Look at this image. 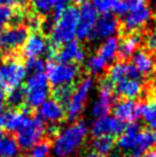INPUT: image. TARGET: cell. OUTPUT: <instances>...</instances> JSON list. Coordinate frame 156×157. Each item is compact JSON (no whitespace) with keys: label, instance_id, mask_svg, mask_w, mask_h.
I'll list each match as a JSON object with an SVG mask.
<instances>
[{"label":"cell","instance_id":"cell-1","mask_svg":"<svg viewBox=\"0 0 156 157\" xmlns=\"http://www.w3.org/2000/svg\"><path fill=\"white\" fill-rule=\"evenodd\" d=\"M87 127L78 119L64 131L60 132L53 144V154L49 157H71L77 154L86 140Z\"/></svg>","mask_w":156,"mask_h":157},{"label":"cell","instance_id":"cell-2","mask_svg":"<svg viewBox=\"0 0 156 157\" xmlns=\"http://www.w3.org/2000/svg\"><path fill=\"white\" fill-rule=\"evenodd\" d=\"M79 10L74 6H67L57 16L53 17L51 28L52 44L64 45L75 39L77 33Z\"/></svg>","mask_w":156,"mask_h":157},{"label":"cell","instance_id":"cell-3","mask_svg":"<svg viewBox=\"0 0 156 157\" xmlns=\"http://www.w3.org/2000/svg\"><path fill=\"white\" fill-rule=\"evenodd\" d=\"M119 15L124 16V29L129 32H135L150 22L153 10L147 0H122Z\"/></svg>","mask_w":156,"mask_h":157},{"label":"cell","instance_id":"cell-4","mask_svg":"<svg viewBox=\"0 0 156 157\" xmlns=\"http://www.w3.org/2000/svg\"><path fill=\"white\" fill-rule=\"evenodd\" d=\"M14 138L22 150H29L46 136V124L36 111L25 125L14 133Z\"/></svg>","mask_w":156,"mask_h":157},{"label":"cell","instance_id":"cell-5","mask_svg":"<svg viewBox=\"0 0 156 157\" xmlns=\"http://www.w3.org/2000/svg\"><path fill=\"white\" fill-rule=\"evenodd\" d=\"M26 107L36 110L47 100L49 95V87L46 75L44 72L32 74L26 79L24 85Z\"/></svg>","mask_w":156,"mask_h":157},{"label":"cell","instance_id":"cell-6","mask_svg":"<svg viewBox=\"0 0 156 157\" xmlns=\"http://www.w3.org/2000/svg\"><path fill=\"white\" fill-rule=\"evenodd\" d=\"M25 66L15 59H7L0 63V85L5 91L20 87L26 77Z\"/></svg>","mask_w":156,"mask_h":157},{"label":"cell","instance_id":"cell-7","mask_svg":"<svg viewBox=\"0 0 156 157\" xmlns=\"http://www.w3.org/2000/svg\"><path fill=\"white\" fill-rule=\"evenodd\" d=\"M46 77L53 87L75 85L79 76V68L74 63H61L54 62L46 67Z\"/></svg>","mask_w":156,"mask_h":157},{"label":"cell","instance_id":"cell-8","mask_svg":"<svg viewBox=\"0 0 156 157\" xmlns=\"http://www.w3.org/2000/svg\"><path fill=\"white\" fill-rule=\"evenodd\" d=\"M92 87H93V79L91 77H85L79 82L65 109L67 121L72 123L78 121V117L80 116L82 111L85 108L87 98Z\"/></svg>","mask_w":156,"mask_h":157},{"label":"cell","instance_id":"cell-9","mask_svg":"<svg viewBox=\"0 0 156 157\" xmlns=\"http://www.w3.org/2000/svg\"><path fill=\"white\" fill-rule=\"evenodd\" d=\"M28 38V29L24 25H13L0 32V51L14 52L22 47Z\"/></svg>","mask_w":156,"mask_h":157},{"label":"cell","instance_id":"cell-10","mask_svg":"<svg viewBox=\"0 0 156 157\" xmlns=\"http://www.w3.org/2000/svg\"><path fill=\"white\" fill-rule=\"evenodd\" d=\"M37 115L46 125H60L67 121V111L54 99L46 100L39 107Z\"/></svg>","mask_w":156,"mask_h":157},{"label":"cell","instance_id":"cell-11","mask_svg":"<svg viewBox=\"0 0 156 157\" xmlns=\"http://www.w3.org/2000/svg\"><path fill=\"white\" fill-rule=\"evenodd\" d=\"M118 31H119V23L117 21V18L111 14H106L96 20L88 39L94 40V41L108 39L114 37Z\"/></svg>","mask_w":156,"mask_h":157},{"label":"cell","instance_id":"cell-12","mask_svg":"<svg viewBox=\"0 0 156 157\" xmlns=\"http://www.w3.org/2000/svg\"><path fill=\"white\" fill-rule=\"evenodd\" d=\"M98 20V10L91 2H84L79 10V18L77 25V36L79 39H87L93 26Z\"/></svg>","mask_w":156,"mask_h":157},{"label":"cell","instance_id":"cell-13","mask_svg":"<svg viewBox=\"0 0 156 157\" xmlns=\"http://www.w3.org/2000/svg\"><path fill=\"white\" fill-rule=\"evenodd\" d=\"M125 127V123L117 119L116 117L104 116V117L98 118L94 122L92 126V136L96 138L101 135H113L117 138L118 135L123 133Z\"/></svg>","mask_w":156,"mask_h":157},{"label":"cell","instance_id":"cell-14","mask_svg":"<svg viewBox=\"0 0 156 157\" xmlns=\"http://www.w3.org/2000/svg\"><path fill=\"white\" fill-rule=\"evenodd\" d=\"M111 111L114 117L119 119L124 123H135L139 117V102L135 100H129V99H119L114 102Z\"/></svg>","mask_w":156,"mask_h":157},{"label":"cell","instance_id":"cell-15","mask_svg":"<svg viewBox=\"0 0 156 157\" xmlns=\"http://www.w3.org/2000/svg\"><path fill=\"white\" fill-rule=\"evenodd\" d=\"M143 91L145 85L141 79H126L114 85L115 94L119 95L122 99L135 100L142 95Z\"/></svg>","mask_w":156,"mask_h":157},{"label":"cell","instance_id":"cell-16","mask_svg":"<svg viewBox=\"0 0 156 157\" xmlns=\"http://www.w3.org/2000/svg\"><path fill=\"white\" fill-rule=\"evenodd\" d=\"M107 78L115 85L126 79H141V75L137 71L133 64L127 62H117L110 67Z\"/></svg>","mask_w":156,"mask_h":157},{"label":"cell","instance_id":"cell-17","mask_svg":"<svg viewBox=\"0 0 156 157\" xmlns=\"http://www.w3.org/2000/svg\"><path fill=\"white\" fill-rule=\"evenodd\" d=\"M54 57L61 63H74V62L79 63L85 59V51L77 41L72 40L59 48Z\"/></svg>","mask_w":156,"mask_h":157},{"label":"cell","instance_id":"cell-18","mask_svg":"<svg viewBox=\"0 0 156 157\" xmlns=\"http://www.w3.org/2000/svg\"><path fill=\"white\" fill-rule=\"evenodd\" d=\"M23 47V55L28 59H38L47 52L48 44L44 36L39 32H33L28 36Z\"/></svg>","mask_w":156,"mask_h":157},{"label":"cell","instance_id":"cell-19","mask_svg":"<svg viewBox=\"0 0 156 157\" xmlns=\"http://www.w3.org/2000/svg\"><path fill=\"white\" fill-rule=\"evenodd\" d=\"M132 64L141 76H149L155 70L156 61L149 52L139 49L132 55Z\"/></svg>","mask_w":156,"mask_h":157},{"label":"cell","instance_id":"cell-20","mask_svg":"<svg viewBox=\"0 0 156 157\" xmlns=\"http://www.w3.org/2000/svg\"><path fill=\"white\" fill-rule=\"evenodd\" d=\"M68 2L69 0H31V6L40 15H47L54 10V17L68 6Z\"/></svg>","mask_w":156,"mask_h":157},{"label":"cell","instance_id":"cell-21","mask_svg":"<svg viewBox=\"0 0 156 157\" xmlns=\"http://www.w3.org/2000/svg\"><path fill=\"white\" fill-rule=\"evenodd\" d=\"M116 136L113 135H101L93 138L91 148L96 151L100 157H109L114 153L116 146Z\"/></svg>","mask_w":156,"mask_h":157},{"label":"cell","instance_id":"cell-22","mask_svg":"<svg viewBox=\"0 0 156 157\" xmlns=\"http://www.w3.org/2000/svg\"><path fill=\"white\" fill-rule=\"evenodd\" d=\"M4 101L7 105V110H23L28 108L25 102V91L24 87H16L6 92Z\"/></svg>","mask_w":156,"mask_h":157},{"label":"cell","instance_id":"cell-23","mask_svg":"<svg viewBox=\"0 0 156 157\" xmlns=\"http://www.w3.org/2000/svg\"><path fill=\"white\" fill-rule=\"evenodd\" d=\"M139 113L148 128L156 131V98L139 102Z\"/></svg>","mask_w":156,"mask_h":157},{"label":"cell","instance_id":"cell-24","mask_svg":"<svg viewBox=\"0 0 156 157\" xmlns=\"http://www.w3.org/2000/svg\"><path fill=\"white\" fill-rule=\"evenodd\" d=\"M141 43V37L137 33H132L130 36H126L124 39L118 44V53L117 55L125 60L129 57H132V55L138 51L139 45Z\"/></svg>","mask_w":156,"mask_h":157},{"label":"cell","instance_id":"cell-25","mask_svg":"<svg viewBox=\"0 0 156 157\" xmlns=\"http://www.w3.org/2000/svg\"><path fill=\"white\" fill-rule=\"evenodd\" d=\"M118 44H119V41L115 37L104 39L103 43L101 44V46L98 49L96 54L100 55L106 62L113 61L114 59L117 56V53H118Z\"/></svg>","mask_w":156,"mask_h":157},{"label":"cell","instance_id":"cell-26","mask_svg":"<svg viewBox=\"0 0 156 157\" xmlns=\"http://www.w3.org/2000/svg\"><path fill=\"white\" fill-rule=\"evenodd\" d=\"M20 147H18L16 140L13 134L5 133V138L2 141V146L0 149V157H21L20 154Z\"/></svg>","mask_w":156,"mask_h":157},{"label":"cell","instance_id":"cell-27","mask_svg":"<svg viewBox=\"0 0 156 157\" xmlns=\"http://www.w3.org/2000/svg\"><path fill=\"white\" fill-rule=\"evenodd\" d=\"M53 144H54V140L45 136L38 144H36L33 147L26 150L25 154L30 157H49L53 148Z\"/></svg>","mask_w":156,"mask_h":157},{"label":"cell","instance_id":"cell-28","mask_svg":"<svg viewBox=\"0 0 156 157\" xmlns=\"http://www.w3.org/2000/svg\"><path fill=\"white\" fill-rule=\"evenodd\" d=\"M75 88H76V85H65V86L55 87L52 93V99L57 101L64 109H67V105H68L71 96L74 94Z\"/></svg>","mask_w":156,"mask_h":157},{"label":"cell","instance_id":"cell-29","mask_svg":"<svg viewBox=\"0 0 156 157\" xmlns=\"http://www.w3.org/2000/svg\"><path fill=\"white\" fill-rule=\"evenodd\" d=\"M85 66H86V70L90 74L98 76V75H101L106 70L107 62L104 61L100 55L96 54V55H92L87 59Z\"/></svg>","mask_w":156,"mask_h":157},{"label":"cell","instance_id":"cell-30","mask_svg":"<svg viewBox=\"0 0 156 157\" xmlns=\"http://www.w3.org/2000/svg\"><path fill=\"white\" fill-rule=\"evenodd\" d=\"M121 2L122 0H100L94 7H96V10L101 12L103 15H106V14H111V13L119 15Z\"/></svg>","mask_w":156,"mask_h":157},{"label":"cell","instance_id":"cell-31","mask_svg":"<svg viewBox=\"0 0 156 157\" xmlns=\"http://www.w3.org/2000/svg\"><path fill=\"white\" fill-rule=\"evenodd\" d=\"M26 72H30L32 74H39V72H43L45 69V62L41 59H28L25 64Z\"/></svg>","mask_w":156,"mask_h":157},{"label":"cell","instance_id":"cell-32","mask_svg":"<svg viewBox=\"0 0 156 157\" xmlns=\"http://www.w3.org/2000/svg\"><path fill=\"white\" fill-rule=\"evenodd\" d=\"M13 10L9 7L0 6V32L4 30L6 24H8L13 17Z\"/></svg>","mask_w":156,"mask_h":157},{"label":"cell","instance_id":"cell-33","mask_svg":"<svg viewBox=\"0 0 156 157\" xmlns=\"http://www.w3.org/2000/svg\"><path fill=\"white\" fill-rule=\"evenodd\" d=\"M146 45L148 49H150L152 52H156V28H154L146 38Z\"/></svg>","mask_w":156,"mask_h":157},{"label":"cell","instance_id":"cell-34","mask_svg":"<svg viewBox=\"0 0 156 157\" xmlns=\"http://www.w3.org/2000/svg\"><path fill=\"white\" fill-rule=\"evenodd\" d=\"M25 0H0V6L5 7H14V6H20L24 2Z\"/></svg>","mask_w":156,"mask_h":157},{"label":"cell","instance_id":"cell-35","mask_svg":"<svg viewBox=\"0 0 156 157\" xmlns=\"http://www.w3.org/2000/svg\"><path fill=\"white\" fill-rule=\"evenodd\" d=\"M5 95L4 94H0V128L2 130V124H4V105H5V101H4Z\"/></svg>","mask_w":156,"mask_h":157},{"label":"cell","instance_id":"cell-36","mask_svg":"<svg viewBox=\"0 0 156 157\" xmlns=\"http://www.w3.org/2000/svg\"><path fill=\"white\" fill-rule=\"evenodd\" d=\"M141 157H156V148H152L147 150L146 153L141 155Z\"/></svg>","mask_w":156,"mask_h":157},{"label":"cell","instance_id":"cell-37","mask_svg":"<svg viewBox=\"0 0 156 157\" xmlns=\"http://www.w3.org/2000/svg\"><path fill=\"white\" fill-rule=\"evenodd\" d=\"M5 133L6 132L4 130H1L0 128V149H1V146H2V141H4V138H5Z\"/></svg>","mask_w":156,"mask_h":157},{"label":"cell","instance_id":"cell-38","mask_svg":"<svg viewBox=\"0 0 156 157\" xmlns=\"http://www.w3.org/2000/svg\"><path fill=\"white\" fill-rule=\"evenodd\" d=\"M91 1H92L91 4H92V5H93V6H96V4H98V2H99L100 0H91Z\"/></svg>","mask_w":156,"mask_h":157},{"label":"cell","instance_id":"cell-39","mask_svg":"<svg viewBox=\"0 0 156 157\" xmlns=\"http://www.w3.org/2000/svg\"><path fill=\"white\" fill-rule=\"evenodd\" d=\"M0 94H4V90L1 87V85H0Z\"/></svg>","mask_w":156,"mask_h":157},{"label":"cell","instance_id":"cell-40","mask_svg":"<svg viewBox=\"0 0 156 157\" xmlns=\"http://www.w3.org/2000/svg\"><path fill=\"white\" fill-rule=\"evenodd\" d=\"M74 1H76V2H84V1H85V0H74Z\"/></svg>","mask_w":156,"mask_h":157},{"label":"cell","instance_id":"cell-41","mask_svg":"<svg viewBox=\"0 0 156 157\" xmlns=\"http://www.w3.org/2000/svg\"><path fill=\"white\" fill-rule=\"evenodd\" d=\"M152 2H153V4H154V5H155V6H156V0H152Z\"/></svg>","mask_w":156,"mask_h":157},{"label":"cell","instance_id":"cell-42","mask_svg":"<svg viewBox=\"0 0 156 157\" xmlns=\"http://www.w3.org/2000/svg\"><path fill=\"white\" fill-rule=\"evenodd\" d=\"M155 74H156V66H155Z\"/></svg>","mask_w":156,"mask_h":157}]
</instances>
